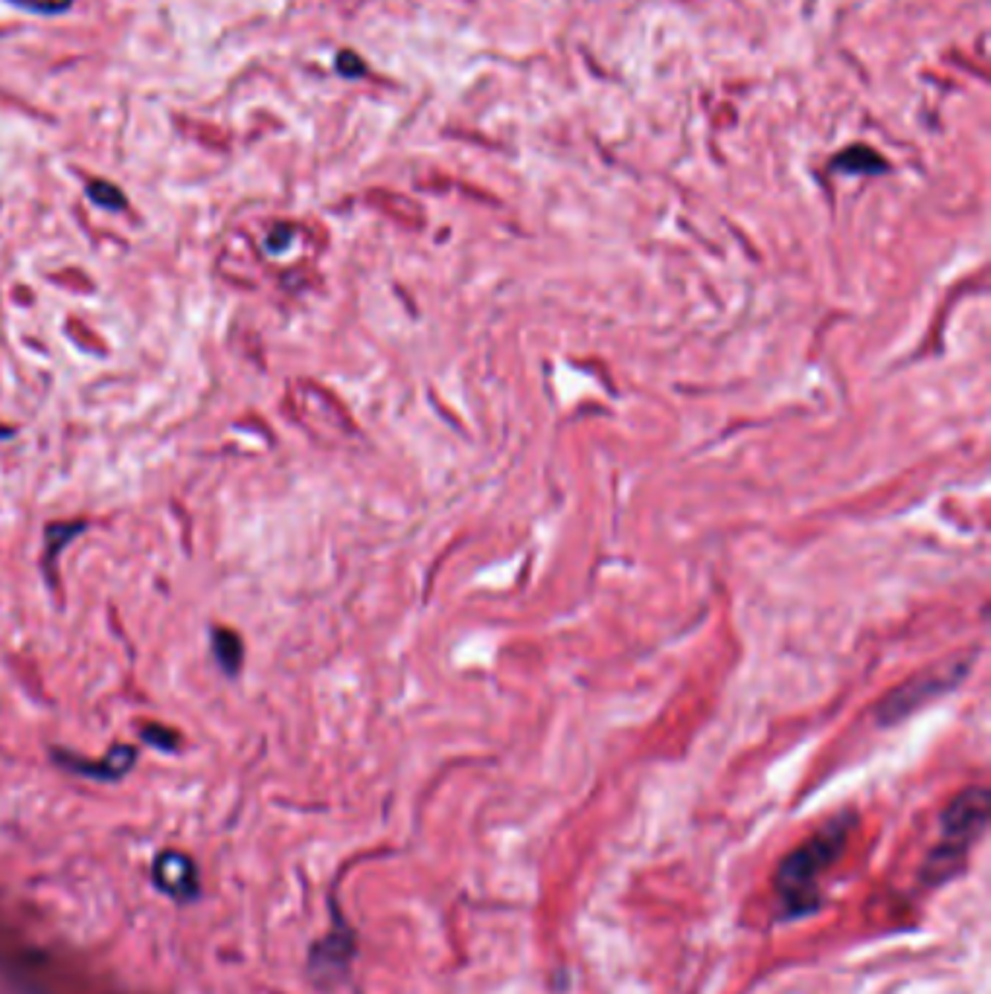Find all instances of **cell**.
Segmentation results:
<instances>
[{"label": "cell", "mask_w": 991, "mask_h": 994, "mask_svg": "<svg viewBox=\"0 0 991 994\" xmlns=\"http://www.w3.org/2000/svg\"><path fill=\"white\" fill-rule=\"evenodd\" d=\"M968 669H971V660H965V657L933 663L925 672H919L916 678L902 683V687H895V690L878 704V721H881V725L904 721V718L913 716L919 707H925L930 701H937L939 695H945L948 690H954L956 683L963 681Z\"/></svg>", "instance_id": "3"}, {"label": "cell", "mask_w": 991, "mask_h": 994, "mask_svg": "<svg viewBox=\"0 0 991 994\" xmlns=\"http://www.w3.org/2000/svg\"><path fill=\"white\" fill-rule=\"evenodd\" d=\"M338 71L343 73V76H361V73H364V62H361V59H357V55H352V53H340L338 55Z\"/></svg>", "instance_id": "8"}, {"label": "cell", "mask_w": 991, "mask_h": 994, "mask_svg": "<svg viewBox=\"0 0 991 994\" xmlns=\"http://www.w3.org/2000/svg\"><path fill=\"white\" fill-rule=\"evenodd\" d=\"M831 169L838 172H866V175H876V172H887L885 158L873 149H866V146H852L846 152H840L835 161H831Z\"/></svg>", "instance_id": "4"}, {"label": "cell", "mask_w": 991, "mask_h": 994, "mask_svg": "<svg viewBox=\"0 0 991 994\" xmlns=\"http://www.w3.org/2000/svg\"><path fill=\"white\" fill-rule=\"evenodd\" d=\"M10 3L21 7V10L38 12V15H59L71 7L73 0H10Z\"/></svg>", "instance_id": "7"}, {"label": "cell", "mask_w": 991, "mask_h": 994, "mask_svg": "<svg viewBox=\"0 0 991 994\" xmlns=\"http://www.w3.org/2000/svg\"><path fill=\"white\" fill-rule=\"evenodd\" d=\"M0 437H10V430H7V428H0Z\"/></svg>", "instance_id": "9"}, {"label": "cell", "mask_w": 991, "mask_h": 994, "mask_svg": "<svg viewBox=\"0 0 991 994\" xmlns=\"http://www.w3.org/2000/svg\"><path fill=\"white\" fill-rule=\"evenodd\" d=\"M849 829L852 817H838L779 864L774 888L782 919H800L820 907V878L846 850Z\"/></svg>", "instance_id": "1"}, {"label": "cell", "mask_w": 991, "mask_h": 994, "mask_svg": "<svg viewBox=\"0 0 991 994\" xmlns=\"http://www.w3.org/2000/svg\"><path fill=\"white\" fill-rule=\"evenodd\" d=\"M88 196L90 201H97V204L105 206V210H123V206H126V196L116 187H111L108 180H93L88 187Z\"/></svg>", "instance_id": "6"}, {"label": "cell", "mask_w": 991, "mask_h": 994, "mask_svg": "<svg viewBox=\"0 0 991 994\" xmlns=\"http://www.w3.org/2000/svg\"><path fill=\"white\" fill-rule=\"evenodd\" d=\"M213 649L218 654V663H222L227 672H239V663H241V643L239 637L233 634V631H215Z\"/></svg>", "instance_id": "5"}, {"label": "cell", "mask_w": 991, "mask_h": 994, "mask_svg": "<svg viewBox=\"0 0 991 994\" xmlns=\"http://www.w3.org/2000/svg\"><path fill=\"white\" fill-rule=\"evenodd\" d=\"M989 823V791L968 789L959 797L951 800V806L942 815V838L930 852L928 864L921 869V878L928 884H942L948 878L959 872L965 855L971 852Z\"/></svg>", "instance_id": "2"}]
</instances>
